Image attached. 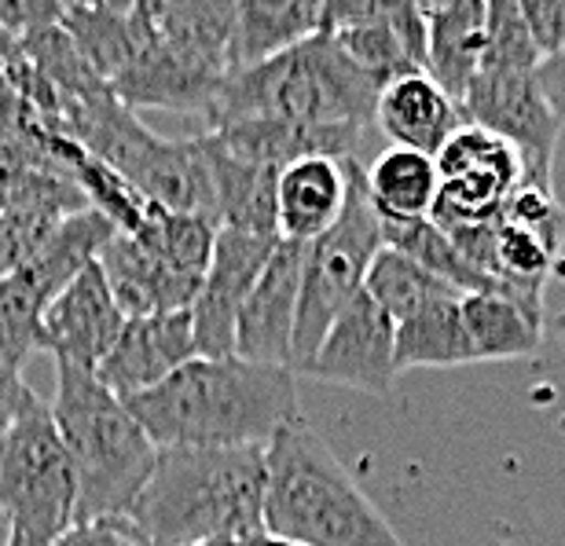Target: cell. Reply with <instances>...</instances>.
Returning <instances> with one entry per match:
<instances>
[{
	"label": "cell",
	"instance_id": "1",
	"mask_svg": "<svg viewBox=\"0 0 565 546\" xmlns=\"http://www.w3.org/2000/svg\"><path fill=\"white\" fill-rule=\"evenodd\" d=\"M129 411L154 448H268L298 415V374L239 356H195Z\"/></svg>",
	"mask_w": 565,
	"mask_h": 546
},
{
	"label": "cell",
	"instance_id": "2",
	"mask_svg": "<svg viewBox=\"0 0 565 546\" xmlns=\"http://www.w3.org/2000/svg\"><path fill=\"white\" fill-rule=\"evenodd\" d=\"M129 521L147 546L265 532V448H162Z\"/></svg>",
	"mask_w": 565,
	"mask_h": 546
},
{
	"label": "cell",
	"instance_id": "3",
	"mask_svg": "<svg viewBox=\"0 0 565 546\" xmlns=\"http://www.w3.org/2000/svg\"><path fill=\"white\" fill-rule=\"evenodd\" d=\"M265 532L301 546H408L305 418L265 448Z\"/></svg>",
	"mask_w": 565,
	"mask_h": 546
},
{
	"label": "cell",
	"instance_id": "4",
	"mask_svg": "<svg viewBox=\"0 0 565 546\" xmlns=\"http://www.w3.org/2000/svg\"><path fill=\"white\" fill-rule=\"evenodd\" d=\"M55 429L77 473V525L129 517L158 462L154 440L96 371L55 363Z\"/></svg>",
	"mask_w": 565,
	"mask_h": 546
},
{
	"label": "cell",
	"instance_id": "5",
	"mask_svg": "<svg viewBox=\"0 0 565 546\" xmlns=\"http://www.w3.org/2000/svg\"><path fill=\"white\" fill-rule=\"evenodd\" d=\"M382 85L338 49L331 33L298 44L224 82L210 129L232 121L356 125L375 121Z\"/></svg>",
	"mask_w": 565,
	"mask_h": 546
},
{
	"label": "cell",
	"instance_id": "6",
	"mask_svg": "<svg viewBox=\"0 0 565 546\" xmlns=\"http://www.w3.org/2000/svg\"><path fill=\"white\" fill-rule=\"evenodd\" d=\"M382 217L367 195V165L349 158V195L342 217L327 227L320 238L305 246L301 260V301L298 326H294L290 371L301 374L312 352L320 349L323 334L345 312V304L364 293L367 271L382 254Z\"/></svg>",
	"mask_w": 565,
	"mask_h": 546
},
{
	"label": "cell",
	"instance_id": "7",
	"mask_svg": "<svg viewBox=\"0 0 565 546\" xmlns=\"http://www.w3.org/2000/svg\"><path fill=\"white\" fill-rule=\"evenodd\" d=\"M0 510L11 536L30 546H49L77 525V473L44 400L0 440Z\"/></svg>",
	"mask_w": 565,
	"mask_h": 546
},
{
	"label": "cell",
	"instance_id": "8",
	"mask_svg": "<svg viewBox=\"0 0 565 546\" xmlns=\"http://www.w3.org/2000/svg\"><path fill=\"white\" fill-rule=\"evenodd\" d=\"M440 173V195L429 221L437 227H470L492 224L525 184V162L500 136L462 125L434 158Z\"/></svg>",
	"mask_w": 565,
	"mask_h": 546
},
{
	"label": "cell",
	"instance_id": "9",
	"mask_svg": "<svg viewBox=\"0 0 565 546\" xmlns=\"http://www.w3.org/2000/svg\"><path fill=\"white\" fill-rule=\"evenodd\" d=\"M540 74V71H536ZM536 74H478L462 96V121L500 136L522 154L525 184L551 188V162L562 132L558 110Z\"/></svg>",
	"mask_w": 565,
	"mask_h": 546
},
{
	"label": "cell",
	"instance_id": "10",
	"mask_svg": "<svg viewBox=\"0 0 565 546\" xmlns=\"http://www.w3.org/2000/svg\"><path fill=\"white\" fill-rule=\"evenodd\" d=\"M276 246V235L217 227L210 268L202 276L195 304H191V326H195V349L202 360L235 356V323H239L243 304Z\"/></svg>",
	"mask_w": 565,
	"mask_h": 546
},
{
	"label": "cell",
	"instance_id": "11",
	"mask_svg": "<svg viewBox=\"0 0 565 546\" xmlns=\"http://www.w3.org/2000/svg\"><path fill=\"white\" fill-rule=\"evenodd\" d=\"M323 33H331L338 49L379 85L426 74L423 4H375V0L327 4Z\"/></svg>",
	"mask_w": 565,
	"mask_h": 546
},
{
	"label": "cell",
	"instance_id": "12",
	"mask_svg": "<svg viewBox=\"0 0 565 546\" xmlns=\"http://www.w3.org/2000/svg\"><path fill=\"white\" fill-rule=\"evenodd\" d=\"M301 374L360 393H390L397 382V323L367 293H356L323 334Z\"/></svg>",
	"mask_w": 565,
	"mask_h": 546
},
{
	"label": "cell",
	"instance_id": "13",
	"mask_svg": "<svg viewBox=\"0 0 565 546\" xmlns=\"http://www.w3.org/2000/svg\"><path fill=\"white\" fill-rule=\"evenodd\" d=\"M121 330H126V315L110 293L99 260H93L44 312L41 352H52L55 363L99 371V363L118 345Z\"/></svg>",
	"mask_w": 565,
	"mask_h": 546
},
{
	"label": "cell",
	"instance_id": "14",
	"mask_svg": "<svg viewBox=\"0 0 565 546\" xmlns=\"http://www.w3.org/2000/svg\"><path fill=\"white\" fill-rule=\"evenodd\" d=\"M301 260L305 246L282 243L273 249L262 279L246 298L239 323H235V356L262 367H287L294 349V326H298L301 301Z\"/></svg>",
	"mask_w": 565,
	"mask_h": 546
},
{
	"label": "cell",
	"instance_id": "15",
	"mask_svg": "<svg viewBox=\"0 0 565 546\" xmlns=\"http://www.w3.org/2000/svg\"><path fill=\"white\" fill-rule=\"evenodd\" d=\"M199 356L195 326L191 312H166V315H140L126 320L118 345L99 363V382L107 385L118 400H132L158 389L166 378H173L180 367H188Z\"/></svg>",
	"mask_w": 565,
	"mask_h": 546
},
{
	"label": "cell",
	"instance_id": "16",
	"mask_svg": "<svg viewBox=\"0 0 565 546\" xmlns=\"http://www.w3.org/2000/svg\"><path fill=\"white\" fill-rule=\"evenodd\" d=\"M147 30V26H143ZM228 77L180 60L151 38L143 41L140 55L110 82V93L121 107H166V110H202L206 121L217 110Z\"/></svg>",
	"mask_w": 565,
	"mask_h": 546
},
{
	"label": "cell",
	"instance_id": "17",
	"mask_svg": "<svg viewBox=\"0 0 565 546\" xmlns=\"http://www.w3.org/2000/svg\"><path fill=\"white\" fill-rule=\"evenodd\" d=\"M375 125L393 147L437 158L462 125V107L429 74H408L382 85L375 104Z\"/></svg>",
	"mask_w": 565,
	"mask_h": 546
},
{
	"label": "cell",
	"instance_id": "18",
	"mask_svg": "<svg viewBox=\"0 0 565 546\" xmlns=\"http://www.w3.org/2000/svg\"><path fill=\"white\" fill-rule=\"evenodd\" d=\"M349 195V158H305L279 173L276 235L282 243L309 246L342 217Z\"/></svg>",
	"mask_w": 565,
	"mask_h": 546
},
{
	"label": "cell",
	"instance_id": "19",
	"mask_svg": "<svg viewBox=\"0 0 565 546\" xmlns=\"http://www.w3.org/2000/svg\"><path fill=\"white\" fill-rule=\"evenodd\" d=\"M423 19H426V74L456 104H462V96H467V88L481 71L489 0L423 4Z\"/></svg>",
	"mask_w": 565,
	"mask_h": 546
},
{
	"label": "cell",
	"instance_id": "20",
	"mask_svg": "<svg viewBox=\"0 0 565 546\" xmlns=\"http://www.w3.org/2000/svg\"><path fill=\"white\" fill-rule=\"evenodd\" d=\"M323 22V0H250V4H239L232 38V74L262 66L305 41L320 38Z\"/></svg>",
	"mask_w": 565,
	"mask_h": 546
},
{
	"label": "cell",
	"instance_id": "21",
	"mask_svg": "<svg viewBox=\"0 0 565 546\" xmlns=\"http://www.w3.org/2000/svg\"><path fill=\"white\" fill-rule=\"evenodd\" d=\"M63 33L99 82H115L137 60L147 30L140 4H63Z\"/></svg>",
	"mask_w": 565,
	"mask_h": 546
},
{
	"label": "cell",
	"instance_id": "22",
	"mask_svg": "<svg viewBox=\"0 0 565 546\" xmlns=\"http://www.w3.org/2000/svg\"><path fill=\"white\" fill-rule=\"evenodd\" d=\"M459 309L478 363L522 360L540 349L544 315L525 304L500 298V293H462Z\"/></svg>",
	"mask_w": 565,
	"mask_h": 546
},
{
	"label": "cell",
	"instance_id": "23",
	"mask_svg": "<svg viewBox=\"0 0 565 546\" xmlns=\"http://www.w3.org/2000/svg\"><path fill=\"white\" fill-rule=\"evenodd\" d=\"M367 195L379 217L386 221H415L434 213V202L440 195V173L437 162L419 151L390 147L386 154L375 158L367 169Z\"/></svg>",
	"mask_w": 565,
	"mask_h": 546
},
{
	"label": "cell",
	"instance_id": "24",
	"mask_svg": "<svg viewBox=\"0 0 565 546\" xmlns=\"http://www.w3.org/2000/svg\"><path fill=\"white\" fill-rule=\"evenodd\" d=\"M462 298H445L397 323V374L415 367H467L473 345L462 323Z\"/></svg>",
	"mask_w": 565,
	"mask_h": 546
},
{
	"label": "cell",
	"instance_id": "25",
	"mask_svg": "<svg viewBox=\"0 0 565 546\" xmlns=\"http://www.w3.org/2000/svg\"><path fill=\"white\" fill-rule=\"evenodd\" d=\"M364 293L390 315L393 323L408 320L419 309L445 298H462L456 287H448L445 279H437L434 271H426L419 260H412L401 249L382 246V254L375 257V265L367 271Z\"/></svg>",
	"mask_w": 565,
	"mask_h": 546
},
{
	"label": "cell",
	"instance_id": "26",
	"mask_svg": "<svg viewBox=\"0 0 565 546\" xmlns=\"http://www.w3.org/2000/svg\"><path fill=\"white\" fill-rule=\"evenodd\" d=\"M382 238H386L390 249H401V254H408L412 260H419L426 271H434L437 279H445L448 287H456L459 293H500L478 268L467 265V257L459 254L456 243H451L429 217H415V221L382 217Z\"/></svg>",
	"mask_w": 565,
	"mask_h": 546
},
{
	"label": "cell",
	"instance_id": "27",
	"mask_svg": "<svg viewBox=\"0 0 565 546\" xmlns=\"http://www.w3.org/2000/svg\"><path fill=\"white\" fill-rule=\"evenodd\" d=\"M540 55L529 22L518 8V0H489V22H484V74H536ZM478 71V74H481Z\"/></svg>",
	"mask_w": 565,
	"mask_h": 546
},
{
	"label": "cell",
	"instance_id": "28",
	"mask_svg": "<svg viewBox=\"0 0 565 546\" xmlns=\"http://www.w3.org/2000/svg\"><path fill=\"white\" fill-rule=\"evenodd\" d=\"M60 224L63 221L41 213H0V279L26 265Z\"/></svg>",
	"mask_w": 565,
	"mask_h": 546
},
{
	"label": "cell",
	"instance_id": "29",
	"mask_svg": "<svg viewBox=\"0 0 565 546\" xmlns=\"http://www.w3.org/2000/svg\"><path fill=\"white\" fill-rule=\"evenodd\" d=\"M544 60L565 55V0H518Z\"/></svg>",
	"mask_w": 565,
	"mask_h": 546
},
{
	"label": "cell",
	"instance_id": "30",
	"mask_svg": "<svg viewBox=\"0 0 565 546\" xmlns=\"http://www.w3.org/2000/svg\"><path fill=\"white\" fill-rule=\"evenodd\" d=\"M49 546H147V539L129 517H99V521H82V525L63 532Z\"/></svg>",
	"mask_w": 565,
	"mask_h": 546
},
{
	"label": "cell",
	"instance_id": "31",
	"mask_svg": "<svg viewBox=\"0 0 565 546\" xmlns=\"http://www.w3.org/2000/svg\"><path fill=\"white\" fill-rule=\"evenodd\" d=\"M38 400L41 396L22 382L19 367H4V363H0V440L11 433V426H15Z\"/></svg>",
	"mask_w": 565,
	"mask_h": 546
},
{
	"label": "cell",
	"instance_id": "32",
	"mask_svg": "<svg viewBox=\"0 0 565 546\" xmlns=\"http://www.w3.org/2000/svg\"><path fill=\"white\" fill-rule=\"evenodd\" d=\"M540 85L551 99V107L558 110V118L565 121V55H555V60H544L540 63Z\"/></svg>",
	"mask_w": 565,
	"mask_h": 546
},
{
	"label": "cell",
	"instance_id": "33",
	"mask_svg": "<svg viewBox=\"0 0 565 546\" xmlns=\"http://www.w3.org/2000/svg\"><path fill=\"white\" fill-rule=\"evenodd\" d=\"M239 546H301V543H294V539H279V536H273V532H257V536L243 539Z\"/></svg>",
	"mask_w": 565,
	"mask_h": 546
},
{
	"label": "cell",
	"instance_id": "34",
	"mask_svg": "<svg viewBox=\"0 0 565 546\" xmlns=\"http://www.w3.org/2000/svg\"><path fill=\"white\" fill-rule=\"evenodd\" d=\"M551 326H555V334H558V341H562V349H565V312H558L555 320H551Z\"/></svg>",
	"mask_w": 565,
	"mask_h": 546
},
{
	"label": "cell",
	"instance_id": "35",
	"mask_svg": "<svg viewBox=\"0 0 565 546\" xmlns=\"http://www.w3.org/2000/svg\"><path fill=\"white\" fill-rule=\"evenodd\" d=\"M188 546H239L235 539H206V543H188Z\"/></svg>",
	"mask_w": 565,
	"mask_h": 546
},
{
	"label": "cell",
	"instance_id": "36",
	"mask_svg": "<svg viewBox=\"0 0 565 546\" xmlns=\"http://www.w3.org/2000/svg\"><path fill=\"white\" fill-rule=\"evenodd\" d=\"M4 546H30L26 539H19V536H11V532H8V543Z\"/></svg>",
	"mask_w": 565,
	"mask_h": 546
}]
</instances>
